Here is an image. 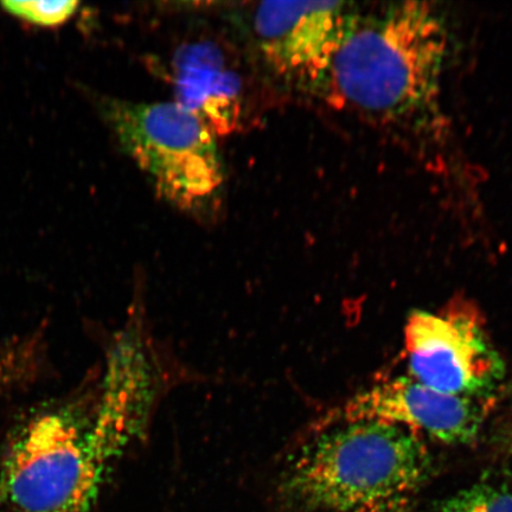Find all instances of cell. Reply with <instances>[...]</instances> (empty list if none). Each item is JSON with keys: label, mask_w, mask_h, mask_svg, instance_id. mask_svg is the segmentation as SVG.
<instances>
[{"label": "cell", "mask_w": 512, "mask_h": 512, "mask_svg": "<svg viewBox=\"0 0 512 512\" xmlns=\"http://www.w3.org/2000/svg\"><path fill=\"white\" fill-rule=\"evenodd\" d=\"M431 469L426 440L405 427L329 421L293 454L280 495L300 512H405Z\"/></svg>", "instance_id": "7a4b0ae2"}, {"label": "cell", "mask_w": 512, "mask_h": 512, "mask_svg": "<svg viewBox=\"0 0 512 512\" xmlns=\"http://www.w3.org/2000/svg\"><path fill=\"white\" fill-rule=\"evenodd\" d=\"M412 379L437 392L490 398L505 376V364L476 307L453 302L438 312L415 311L405 328Z\"/></svg>", "instance_id": "5b68a950"}, {"label": "cell", "mask_w": 512, "mask_h": 512, "mask_svg": "<svg viewBox=\"0 0 512 512\" xmlns=\"http://www.w3.org/2000/svg\"><path fill=\"white\" fill-rule=\"evenodd\" d=\"M447 30L433 4L403 2L360 21L332 60L325 92L363 112L400 118L435 104Z\"/></svg>", "instance_id": "3957f363"}, {"label": "cell", "mask_w": 512, "mask_h": 512, "mask_svg": "<svg viewBox=\"0 0 512 512\" xmlns=\"http://www.w3.org/2000/svg\"><path fill=\"white\" fill-rule=\"evenodd\" d=\"M358 21L342 2H265L251 14V32L262 62L280 82L300 91H322L332 60Z\"/></svg>", "instance_id": "8992f818"}, {"label": "cell", "mask_w": 512, "mask_h": 512, "mask_svg": "<svg viewBox=\"0 0 512 512\" xmlns=\"http://www.w3.org/2000/svg\"><path fill=\"white\" fill-rule=\"evenodd\" d=\"M215 47L185 48L176 59L177 104L197 115L214 133L235 130L241 114L239 76Z\"/></svg>", "instance_id": "ba28073f"}, {"label": "cell", "mask_w": 512, "mask_h": 512, "mask_svg": "<svg viewBox=\"0 0 512 512\" xmlns=\"http://www.w3.org/2000/svg\"><path fill=\"white\" fill-rule=\"evenodd\" d=\"M510 450H511V453H512V434H511V438H510Z\"/></svg>", "instance_id": "7c38bea8"}, {"label": "cell", "mask_w": 512, "mask_h": 512, "mask_svg": "<svg viewBox=\"0 0 512 512\" xmlns=\"http://www.w3.org/2000/svg\"><path fill=\"white\" fill-rule=\"evenodd\" d=\"M12 16L43 28H55L69 21L78 11V2H4Z\"/></svg>", "instance_id": "8fae6325"}, {"label": "cell", "mask_w": 512, "mask_h": 512, "mask_svg": "<svg viewBox=\"0 0 512 512\" xmlns=\"http://www.w3.org/2000/svg\"><path fill=\"white\" fill-rule=\"evenodd\" d=\"M490 399L448 395L411 376L396 377L361 390L329 421H382L441 444L469 445L483 430Z\"/></svg>", "instance_id": "52a82bcc"}, {"label": "cell", "mask_w": 512, "mask_h": 512, "mask_svg": "<svg viewBox=\"0 0 512 512\" xmlns=\"http://www.w3.org/2000/svg\"><path fill=\"white\" fill-rule=\"evenodd\" d=\"M121 149L172 206L206 215L220 200L224 175L215 133L177 102L110 99L102 105Z\"/></svg>", "instance_id": "277c9868"}, {"label": "cell", "mask_w": 512, "mask_h": 512, "mask_svg": "<svg viewBox=\"0 0 512 512\" xmlns=\"http://www.w3.org/2000/svg\"><path fill=\"white\" fill-rule=\"evenodd\" d=\"M44 356L46 343L38 332L0 344V400L34 382L41 373Z\"/></svg>", "instance_id": "9c48e42d"}, {"label": "cell", "mask_w": 512, "mask_h": 512, "mask_svg": "<svg viewBox=\"0 0 512 512\" xmlns=\"http://www.w3.org/2000/svg\"><path fill=\"white\" fill-rule=\"evenodd\" d=\"M147 415L134 396L117 390L99 394L92 411L59 405L32 415L0 459V508L88 512Z\"/></svg>", "instance_id": "6da1fadb"}, {"label": "cell", "mask_w": 512, "mask_h": 512, "mask_svg": "<svg viewBox=\"0 0 512 512\" xmlns=\"http://www.w3.org/2000/svg\"><path fill=\"white\" fill-rule=\"evenodd\" d=\"M432 512H512V489L482 482L435 504Z\"/></svg>", "instance_id": "30bf717a"}]
</instances>
